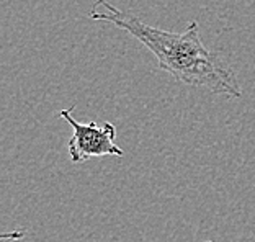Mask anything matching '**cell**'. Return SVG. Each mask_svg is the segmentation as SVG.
Wrapping results in <instances>:
<instances>
[{
  "mask_svg": "<svg viewBox=\"0 0 255 242\" xmlns=\"http://www.w3.org/2000/svg\"><path fill=\"white\" fill-rule=\"evenodd\" d=\"M74 108L61 112V118L72 126L74 134L67 142L69 157L74 164H82L92 157H105V155H118L121 157L125 152L117 142V128L113 123H105L98 126L94 121L80 123L72 117Z\"/></svg>",
  "mask_w": 255,
  "mask_h": 242,
  "instance_id": "7a4b0ae2",
  "label": "cell"
},
{
  "mask_svg": "<svg viewBox=\"0 0 255 242\" xmlns=\"http://www.w3.org/2000/svg\"><path fill=\"white\" fill-rule=\"evenodd\" d=\"M89 16L112 23L134 36L157 57L160 71L169 72L178 84L205 89L216 95L236 99L242 95L236 74L224 64L221 56L203 44L196 21H191L182 33L159 30L129 11L115 8L108 0H97Z\"/></svg>",
  "mask_w": 255,
  "mask_h": 242,
  "instance_id": "6da1fadb",
  "label": "cell"
}]
</instances>
